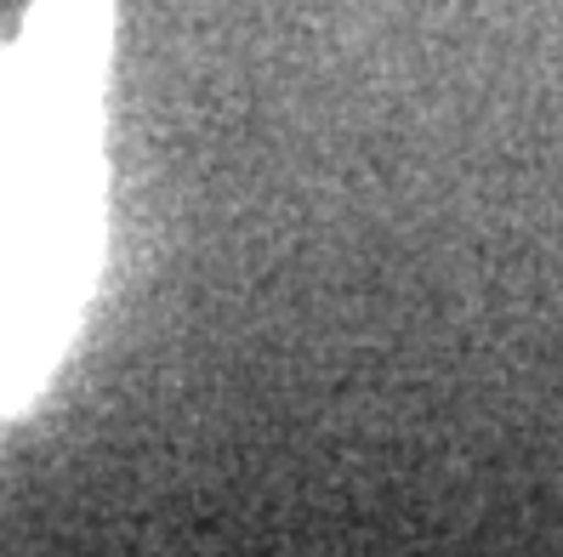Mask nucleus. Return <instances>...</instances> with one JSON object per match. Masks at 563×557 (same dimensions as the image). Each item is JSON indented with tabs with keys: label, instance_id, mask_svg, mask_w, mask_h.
Segmentation results:
<instances>
[{
	"label": "nucleus",
	"instance_id": "obj_1",
	"mask_svg": "<svg viewBox=\"0 0 563 557\" xmlns=\"http://www.w3.org/2000/svg\"><path fill=\"white\" fill-rule=\"evenodd\" d=\"M109 7L35 0L0 63V415L52 381L97 285Z\"/></svg>",
	"mask_w": 563,
	"mask_h": 557
}]
</instances>
